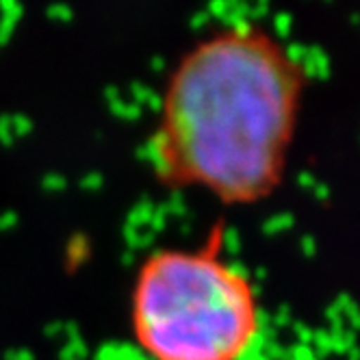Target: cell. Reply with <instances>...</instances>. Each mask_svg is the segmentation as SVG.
Returning <instances> with one entry per match:
<instances>
[{"instance_id":"obj_2","label":"cell","mask_w":360,"mask_h":360,"mask_svg":"<svg viewBox=\"0 0 360 360\" xmlns=\"http://www.w3.org/2000/svg\"><path fill=\"white\" fill-rule=\"evenodd\" d=\"M221 248L215 228L198 250H159L139 267L133 334L152 360H239L259 337V295Z\"/></svg>"},{"instance_id":"obj_1","label":"cell","mask_w":360,"mask_h":360,"mask_svg":"<svg viewBox=\"0 0 360 360\" xmlns=\"http://www.w3.org/2000/svg\"><path fill=\"white\" fill-rule=\"evenodd\" d=\"M302 91L304 70L267 33L202 41L167 85L150 141L154 174L230 207L269 198L285 176Z\"/></svg>"}]
</instances>
